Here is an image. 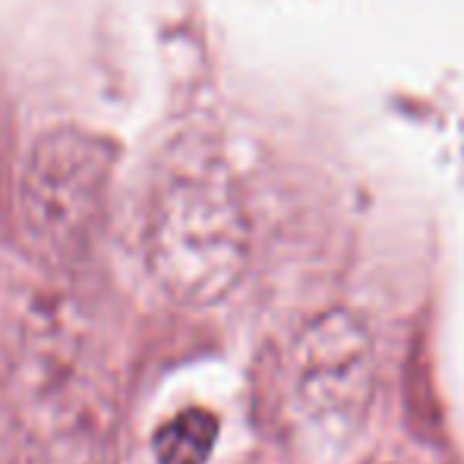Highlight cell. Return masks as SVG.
<instances>
[{"label":"cell","instance_id":"2","mask_svg":"<svg viewBox=\"0 0 464 464\" xmlns=\"http://www.w3.org/2000/svg\"><path fill=\"white\" fill-rule=\"evenodd\" d=\"M117 142L61 123L32 142L16 184V218L38 263L70 266L89 253L104 221Z\"/></svg>","mask_w":464,"mask_h":464},{"label":"cell","instance_id":"4","mask_svg":"<svg viewBox=\"0 0 464 464\" xmlns=\"http://www.w3.org/2000/svg\"><path fill=\"white\" fill-rule=\"evenodd\" d=\"M218 440V417L212 411L189 408L165 420L152 436L159 464H206Z\"/></svg>","mask_w":464,"mask_h":464},{"label":"cell","instance_id":"3","mask_svg":"<svg viewBox=\"0 0 464 464\" xmlns=\"http://www.w3.org/2000/svg\"><path fill=\"white\" fill-rule=\"evenodd\" d=\"M300 404L325 420H357L376 382L370 329L348 310L316 316L297 335L287 361Z\"/></svg>","mask_w":464,"mask_h":464},{"label":"cell","instance_id":"1","mask_svg":"<svg viewBox=\"0 0 464 464\" xmlns=\"http://www.w3.org/2000/svg\"><path fill=\"white\" fill-rule=\"evenodd\" d=\"M142 256L155 285L180 306H212L250 266V221L225 159L199 140L171 146L149 193Z\"/></svg>","mask_w":464,"mask_h":464}]
</instances>
